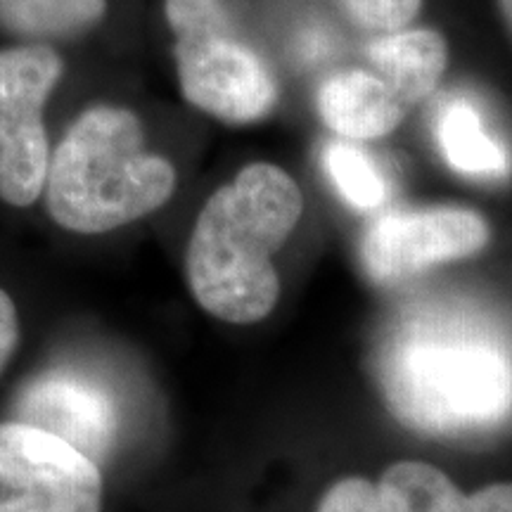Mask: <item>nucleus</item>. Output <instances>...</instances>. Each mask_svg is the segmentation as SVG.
Segmentation results:
<instances>
[{
    "mask_svg": "<svg viewBox=\"0 0 512 512\" xmlns=\"http://www.w3.org/2000/svg\"><path fill=\"white\" fill-rule=\"evenodd\" d=\"M384 403L401 425L437 437L498 427L512 415V351L470 306H403L375 361Z\"/></svg>",
    "mask_w": 512,
    "mask_h": 512,
    "instance_id": "1",
    "label": "nucleus"
},
{
    "mask_svg": "<svg viewBox=\"0 0 512 512\" xmlns=\"http://www.w3.org/2000/svg\"><path fill=\"white\" fill-rule=\"evenodd\" d=\"M304 211L302 190L280 166L249 164L204 202L185 249L190 294L233 325L264 320L280 299L273 256Z\"/></svg>",
    "mask_w": 512,
    "mask_h": 512,
    "instance_id": "2",
    "label": "nucleus"
},
{
    "mask_svg": "<svg viewBox=\"0 0 512 512\" xmlns=\"http://www.w3.org/2000/svg\"><path fill=\"white\" fill-rule=\"evenodd\" d=\"M176 181L174 164L147 150L136 112L95 105L72 121L50 155L43 197L57 226L100 235L162 209Z\"/></svg>",
    "mask_w": 512,
    "mask_h": 512,
    "instance_id": "3",
    "label": "nucleus"
},
{
    "mask_svg": "<svg viewBox=\"0 0 512 512\" xmlns=\"http://www.w3.org/2000/svg\"><path fill=\"white\" fill-rule=\"evenodd\" d=\"M166 22L176 36V72L192 107L230 126H247L273 112L278 83L221 0H166Z\"/></svg>",
    "mask_w": 512,
    "mask_h": 512,
    "instance_id": "4",
    "label": "nucleus"
},
{
    "mask_svg": "<svg viewBox=\"0 0 512 512\" xmlns=\"http://www.w3.org/2000/svg\"><path fill=\"white\" fill-rule=\"evenodd\" d=\"M0 512H102L93 458L27 422H0Z\"/></svg>",
    "mask_w": 512,
    "mask_h": 512,
    "instance_id": "5",
    "label": "nucleus"
},
{
    "mask_svg": "<svg viewBox=\"0 0 512 512\" xmlns=\"http://www.w3.org/2000/svg\"><path fill=\"white\" fill-rule=\"evenodd\" d=\"M491 230L465 207H411L384 211L361 240V261L377 285H401L432 266L475 256Z\"/></svg>",
    "mask_w": 512,
    "mask_h": 512,
    "instance_id": "6",
    "label": "nucleus"
},
{
    "mask_svg": "<svg viewBox=\"0 0 512 512\" xmlns=\"http://www.w3.org/2000/svg\"><path fill=\"white\" fill-rule=\"evenodd\" d=\"M17 420L55 434L95 463L110 453L119 432L117 403L107 389L69 373L31 382L17 399Z\"/></svg>",
    "mask_w": 512,
    "mask_h": 512,
    "instance_id": "7",
    "label": "nucleus"
},
{
    "mask_svg": "<svg viewBox=\"0 0 512 512\" xmlns=\"http://www.w3.org/2000/svg\"><path fill=\"white\" fill-rule=\"evenodd\" d=\"M316 107L332 133L358 143L389 136L401 124L406 102L377 74L342 69L320 83Z\"/></svg>",
    "mask_w": 512,
    "mask_h": 512,
    "instance_id": "8",
    "label": "nucleus"
},
{
    "mask_svg": "<svg viewBox=\"0 0 512 512\" xmlns=\"http://www.w3.org/2000/svg\"><path fill=\"white\" fill-rule=\"evenodd\" d=\"M368 60L399 98L418 102L439 86L448 67L446 38L434 29H399L368 46Z\"/></svg>",
    "mask_w": 512,
    "mask_h": 512,
    "instance_id": "9",
    "label": "nucleus"
},
{
    "mask_svg": "<svg viewBox=\"0 0 512 512\" xmlns=\"http://www.w3.org/2000/svg\"><path fill=\"white\" fill-rule=\"evenodd\" d=\"M434 136L446 164L477 181H496L510 171L505 147L491 136L479 107L465 95L453 93L439 102Z\"/></svg>",
    "mask_w": 512,
    "mask_h": 512,
    "instance_id": "10",
    "label": "nucleus"
},
{
    "mask_svg": "<svg viewBox=\"0 0 512 512\" xmlns=\"http://www.w3.org/2000/svg\"><path fill=\"white\" fill-rule=\"evenodd\" d=\"M50 155L43 114L0 112V200L17 209L36 204L46 190Z\"/></svg>",
    "mask_w": 512,
    "mask_h": 512,
    "instance_id": "11",
    "label": "nucleus"
},
{
    "mask_svg": "<svg viewBox=\"0 0 512 512\" xmlns=\"http://www.w3.org/2000/svg\"><path fill=\"white\" fill-rule=\"evenodd\" d=\"M64 72L62 57L46 43H22L0 50V112H38Z\"/></svg>",
    "mask_w": 512,
    "mask_h": 512,
    "instance_id": "12",
    "label": "nucleus"
},
{
    "mask_svg": "<svg viewBox=\"0 0 512 512\" xmlns=\"http://www.w3.org/2000/svg\"><path fill=\"white\" fill-rule=\"evenodd\" d=\"M107 0H0V27L24 38H69L105 19Z\"/></svg>",
    "mask_w": 512,
    "mask_h": 512,
    "instance_id": "13",
    "label": "nucleus"
},
{
    "mask_svg": "<svg viewBox=\"0 0 512 512\" xmlns=\"http://www.w3.org/2000/svg\"><path fill=\"white\" fill-rule=\"evenodd\" d=\"M377 486L382 512H463L465 494L430 463L401 460Z\"/></svg>",
    "mask_w": 512,
    "mask_h": 512,
    "instance_id": "14",
    "label": "nucleus"
},
{
    "mask_svg": "<svg viewBox=\"0 0 512 512\" xmlns=\"http://www.w3.org/2000/svg\"><path fill=\"white\" fill-rule=\"evenodd\" d=\"M323 164L344 202L358 211H377L389 200V181L380 164L354 140H332L325 145Z\"/></svg>",
    "mask_w": 512,
    "mask_h": 512,
    "instance_id": "15",
    "label": "nucleus"
},
{
    "mask_svg": "<svg viewBox=\"0 0 512 512\" xmlns=\"http://www.w3.org/2000/svg\"><path fill=\"white\" fill-rule=\"evenodd\" d=\"M339 3L351 22L377 34L406 29L422 10V0H339Z\"/></svg>",
    "mask_w": 512,
    "mask_h": 512,
    "instance_id": "16",
    "label": "nucleus"
},
{
    "mask_svg": "<svg viewBox=\"0 0 512 512\" xmlns=\"http://www.w3.org/2000/svg\"><path fill=\"white\" fill-rule=\"evenodd\" d=\"M318 512H382L377 486L363 477H344L325 491Z\"/></svg>",
    "mask_w": 512,
    "mask_h": 512,
    "instance_id": "17",
    "label": "nucleus"
},
{
    "mask_svg": "<svg viewBox=\"0 0 512 512\" xmlns=\"http://www.w3.org/2000/svg\"><path fill=\"white\" fill-rule=\"evenodd\" d=\"M22 339V325H19V311L15 299L0 287V375L5 373L8 363L15 356Z\"/></svg>",
    "mask_w": 512,
    "mask_h": 512,
    "instance_id": "18",
    "label": "nucleus"
},
{
    "mask_svg": "<svg viewBox=\"0 0 512 512\" xmlns=\"http://www.w3.org/2000/svg\"><path fill=\"white\" fill-rule=\"evenodd\" d=\"M463 512H512V482L489 484L465 496Z\"/></svg>",
    "mask_w": 512,
    "mask_h": 512,
    "instance_id": "19",
    "label": "nucleus"
},
{
    "mask_svg": "<svg viewBox=\"0 0 512 512\" xmlns=\"http://www.w3.org/2000/svg\"><path fill=\"white\" fill-rule=\"evenodd\" d=\"M496 5H498V10H501L505 29H508V34L512 38V0H496Z\"/></svg>",
    "mask_w": 512,
    "mask_h": 512,
    "instance_id": "20",
    "label": "nucleus"
}]
</instances>
